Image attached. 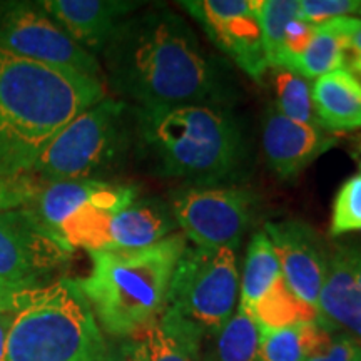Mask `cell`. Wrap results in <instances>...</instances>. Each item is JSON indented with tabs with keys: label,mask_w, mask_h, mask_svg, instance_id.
Masks as SVG:
<instances>
[{
	"label": "cell",
	"mask_w": 361,
	"mask_h": 361,
	"mask_svg": "<svg viewBox=\"0 0 361 361\" xmlns=\"http://www.w3.org/2000/svg\"><path fill=\"white\" fill-rule=\"evenodd\" d=\"M101 56L112 90L139 109L221 102L216 67L191 25L168 7L126 17Z\"/></svg>",
	"instance_id": "1"
},
{
	"label": "cell",
	"mask_w": 361,
	"mask_h": 361,
	"mask_svg": "<svg viewBox=\"0 0 361 361\" xmlns=\"http://www.w3.org/2000/svg\"><path fill=\"white\" fill-rule=\"evenodd\" d=\"M99 79L0 49V176H27L57 134L106 99Z\"/></svg>",
	"instance_id": "2"
},
{
	"label": "cell",
	"mask_w": 361,
	"mask_h": 361,
	"mask_svg": "<svg viewBox=\"0 0 361 361\" xmlns=\"http://www.w3.org/2000/svg\"><path fill=\"white\" fill-rule=\"evenodd\" d=\"M134 112V134L157 174L219 186L241 173L246 141L238 121L207 104L154 107Z\"/></svg>",
	"instance_id": "3"
},
{
	"label": "cell",
	"mask_w": 361,
	"mask_h": 361,
	"mask_svg": "<svg viewBox=\"0 0 361 361\" xmlns=\"http://www.w3.org/2000/svg\"><path fill=\"white\" fill-rule=\"evenodd\" d=\"M188 239L174 233L141 250L89 251L90 271L75 279L101 331L137 336L168 306L169 284Z\"/></svg>",
	"instance_id": "4"
},
{
	"label": "cell",
	"mask_w": 361,
	"mask_h": 361,
	"mask_svg": "<svg viewBox=\"0 0 361 361\" xmlns=\"http://www.w3.org/2000/svg\"><path fill=\"white\" fill-rule=\"evenodd\" d=\"M104 341L75 279L61 278L24 291L4 361H101Z\"/></svg>",
	"instance_id": "5"
},
{
	"label": "cell",
	"mask_w": 361,
	"mask_h": 361,
	"mask_svg": "<svg viewBox=\"0 0 361 361\" xmlns=\"http://www.w3.org/2000/svg\"><path fill=\"white\" fill-rule=\"evenodd\" d=\"M134 135V112L126 101L102 99L57 134L30 176L39 184L104 180L124 159Z\"/></svg>",
	"instance_id": "6"
},
{
	"label": "cell",
	"mask_w": 361,
	"mask_h": 361,
	"mask_svg": "<svg viewBox=\"0 0 361 361\" xmlns=\"http://www.w3.org/2000/svg\"><path fill=\"white\" fill-rule=\"evenodd\" d=\"M239 295L236 251L186 247L176 264L166 308L186 318L202 335H218L234 313Z\"/></svg>",
	"instance_id": "7"
},
{
	"label": "cell",
	"mask_w": 361,
	"mask_h": 361,
	"mask_svg": "<svg viewBox=\"0 0 361 361\" xmlns=\"http://www.w3.org/2000/svg\"><path fill=\"white\" fill-rule=\"evenodd\" d=\"M171 213L186 239L236 251L256 213V197L238 186H186L171 196Z\"/></svg>",
	"instance_id": "8"
},
{
	"label": "cell",
	"mask_w": 361,
	"mask_h": 361,
	"mask_svg": "<svg viewBox=\"0 0 361 361\" xmlns=\"http://www.w3.org/2000/svg\"><path fill=\"white\" fill-rule=\"evenodd\" d=\"M0 49L102 80L97 57L75 44L39 2H0Z\"/></svg>",
	"instance_id": "9"
},
{
	"label": "cell",
	"mask_w": 361,
	"mask_h": 361,
	"mask_svg": "<svg viewBox=\"0 0 361 361\" xmlns=\"http://www.w3.org/2000/svg\"><path fill=\"white\" fill-rule=\"evenodd\" d=\"M72 247L29 206L0 213V279L30 290L71 259Z\"/></svg>",
	"instance_id": "10"
},
{
	"label": "cell",
	"mask_w": 361,
	"mask_h": 361,
	"mask_svg": "<svg viewBox=\"0 0 361 361\" xmlns=\"http://www.w3.org/2000/svg\"><path fill=\"white\" fill-rule=\"evenodd\" d=\"M179 6L247 78L263 82L268 62L259 25L261 0H184Z\"/></svg>",
	"instance_id": "11"
},
{
	"label": "cell",
	"mask_w": 361,
	"mask_h": 361,
	"mask_svg": "<svg viewBox=\"0 0 361 361\" xmlns=\"http://www.w3.org/2000/svg\"><path fill=\"white\" fill-rule=\"evenodd\" d=\"M264 233L273 243L284 281L303 303L318 310L329 264L323 239L310 224L298 219L268 221Z\"/></svg>",
	"instance_id": "12"
},
{
	"label": "cell",
	"mask_w": 361,
	"mask_h": 361,
	"mask_svg": "<svg viewBox=\"0 0 361 361\" xmlns=\"http://www.w3.org/2000/svg\"><path fill=\"white\" fill-rule=\"evenodd\" d=\"M335 135L319 126H306L288 119L273 106L261 126V147L269 169L278 178L293 179L323 152L335 146Z\"/></svg>",
	"instance_id": "13"
},
{
	"label": "cell",
	"mask_w": 361,
	"mask_h": 361,
	"mask_svg": "<svg viewBox=\"0 0 361 361\" xmlns=\"http://www.w3.org/2000/svg\"><path fill=\"white\" fill-rule=\"evenodd\" d=\"M318 311L324 328L361 343V247L336 246L329 251Z\"/></svg>",
	"instance_id": "14"
},
{
	"label": "cell",
	"mask_w": 361,
	"mask_h": 361,
	"mask_svg": "<svg viewBox=\"0 0 361 361\" xmlns=\"http://www.w3.org/2000/svg\"><path fill=\"white\" fill-rule=\"evenodd\" d=\"M40 7L85 51L102 54L126 17L142 6L130 0H42Z\"/></svg>",
	"instance_id": "15"
},
{
	"label": "cell",
	"mask_w": 361,
	"mask_h": 361,
	"mask_svg": "<svg viewBox=\"0 0 361 361\" xmlns=\"http://www.w3.org/2000/svg\"><path fill=\"white\" fill-rule=\"evenodd\" d=\"M178 224L171 207L157 197L135 200L123 209L106 216L101 250H141L176 233Z\"/></svg>",
	"instance_id": "16"
},
{
	"label": "cell",
	"mask_w": 361,
	"mask_h": 361,
	"mask_svg": "<svg viewBox=\"0 0 361 361\" xmlns=\"http://www.w3.org/2000/svg\"><path fill=\"white\" fill-rule=\"evenodd\" d=\"M126 184H116L109 180H59V183L39 184L35 197L29 207L35 211L40 221L52 231L61 234L62 224L92 202L111 200L124 192Z\"/></svg>",
	"instance_id": "17"
},
{
	"label": "cell",
	"mask_w": 361,
	"mask_h": 361,
	"mask_svg": "<svg viewBox=\"0 0 361 361\" xmlns=\"http://www.w3.org/2000/svg\"><path fill=\"white\" fill-rule=\"evenodd\" d=\"M318 124L328 133L361 129V82L350 71H333L311 85Z\"/></svg>",
	"instance_id": "18"
},
{
	"label": "cell",
	"mask_w": 361,
	"mask_h": 361,
	"mask_svg": "<svg viewBox=\"0 0 361 361\" xmlns=\"http://www.w3.org/2000/svg\"><path fill=\"white\" fill-rule=\"evenodd\" d=\"M137 336L146 345L149 361H200L204 338L200 328L169 308Z\"/></svg>",
	"instance_id": "19"
},
{
	"label": "cell",
	"mask_w": 361,
	"mask_h": 361,
	"mask_svg": "<svg viewBox=\"0 0 361 361\" xmlns=\"http://www.w3.org/2000/svg\"><path fill=\"white\" fill-rule=\"evenodd\" d=\"M329 333L319 322L259 328V361H306Z\"/></svg>",
	"instance_id": "20"
},
{
	"label": "cell",
	"mask_w": 361,
	"mask_h": 361,
	"mask_svg": "<svg viewBox=\"0 0 361 361\" xmlns=\"http://www.w3.org/2000/svg\"><path fill=\"white\" fill-rule=\"evenodd\" d=\"M281 274L279 261L274 252L273 243L264 231L256 233L251 238L246 251L245 271L239 281V303L252 313L255 306L263 298L271 284Z\"/></svg>",
	"instance_id": "21"
},
{
	"label": "cell",
	"mask_w": 361,
	"mask_h": 361,
	"mask_svg": "<svg viewBox=\"0 0 361 361\" xmlns=\"http://www.w3.org/2000/svg\"><path fill=\"white\" fill-rule=\"evenodd\" d=\"M251 314L259 328L271 329L319 322V311L303 303L291 291L281 274L256 303Z\"/></svg>",
	"instance_id": "22"
},
{
	"label": "cell",
	"mask_w": 361,
	"mask_h": 361,
	"mask_svg": "<svg viewBox=\"0 0 361 361\" xmlns=\"http://www.w3.org/2000/svg\"><path fill=\"white\" fill-rule=\"evenodd\" d=\"M264 79L269 80L274 109L296 123L319 126L314 116L313 96H311V84L308 79L283 67H269L263 80Z\"/></svg>",
	"instance_id": "23"
},
{
	"label": "cell",
	"mask_w": 361,
	"mask_h": 361,
	"mask_svg": "<svg viewBox=\"0 0 361 361\" xmlns=\"http://www.w3.org/2000/svg\"><path fill=\"white\" fill-rule=\"evenodd\" d=\"M346 51L348 47L336 34L324 29L323 25H316L313 39L305 51L286 66V69L308 80L318 79L329 72L343 69Z\"/></svg>",
	"instance_id": "24"
},
{
	"label": "cell",
	"mask_w": 361,
	"mask_h": 361,
	"mask_svg": "<svg viewBox=\"0 0 361 361\" xmlns=\"http://www.w3.org/2000/svg\"><path fill=\"white\" fill-rule=\"evenodd\" d=\"M214 355L216 361H259V326L241 305L216 335Z\"/></svg>",
	"instance_id": "25"
},
{
	"label": "cell",
	"mask_w": 361,
	"mask_h": 361,
	"mask_svg": "<svg viewBox=\"0 0 361 361\" xmlns=\"http://www.w3.org/2000/svg\"><path fill=\"white\" fill-rule=\"evenodd\" d=\"M295 19H300L298 0H261L259 25L268 69L278 67L286 29Z\"/></svg>",
	"instance_id": "26"
},
{
	"label": "cell",
	"mask_w": 361,
	"mask_h": 361,
	"mask_svg": "<svg viewBox=\"0 0 361 361\" xmlns=\"http://www.w3.org/2000/svg\"><path fill=\"white\" fill-rule=\"evenodd\" d=\"M356 231H361V173L351 176L338 189L329 224L333 238Z\"/></svg>",
	"instance_id": "27"
},
{
	"label": "cell",
	"mask_w": 361,
	"mask_h": 361,
	"mask_svg": "<svg viewBox=\"0 0 361 361\" xmlns=\"http://www.w3.org/2000/svg\"><path fill=\"white\" fill-rule=\"evenodd\" d=\"M360 0H298V17L311 25H323L360 12Z\"/></svg>",
	"instance_id": "28"
},
{
	"label": "cell",
	"mask_w": 361,
	"mask_h": 361,
	"mask_svg": "<svg viewBox=\"0 0 361 361\" xmlns=\"http://www.w3.org/2000/svg\"><path fill=\"white\" fill-rule=\"evenodd\" d=\"M37 189L39 183L30 174L17 178L0 176V213L29 206Z\"/></svg>",
	"instance_id": "29"
},
{
	"label": "cell",
	"mask_w": 361,
	"mask_h": 361,
	"mask_svg": "<svg viewBox=\"0 0 361 361\" xmlns=\"http://www.w3.org/2000/svg\"><path fill=\"white\" fill-rule=\"evenodd\" d=\"M306 361H361V343L345 333H329Z\"/></svg>",
	"instance_id": "30"
},
{
	"label": "cell",
	"mask_w": 361,
	"mask_h": 361,
	"mask_svg": "<svg viewBox=\"0 0 361 361\" xmlns=\"http://www.w3.org/2000/svg\"><path fill=\"white\" fill-rule=\"evenodd\" d=\"M101 361H149L147 350L139 336L111 338L104 341Z\"/></svg>",
	"instance_id": "31"
},
{
	"label": "cell",
	"mask_w": 361,
	"mask_h": 361,
	"mask_svg": "<svg viewBox=\"0 0 361 361\" xmlns=\"http://www.w3.org/2000/svg\"><path fill=\"white\" fill-rule=\"evenodd\" d=\"M323 27L336 34L351 52L361 54V19L358 17H338L323 24Z\"/></svg>",
	"instance_id": "32"
},
{
	"label": "cell",
	"mask_w": 361,
	"mask_h": 361,
	"mask_svg": "<svg viewBox=\"0 0 361 361\" xmlns=\"http://www.w3.org/2000/svg\"><path fill=\"white\" fill-rule=\"evenodd\" d=\"M24 288L0 279V313L17 310V306L20 305V298L24 295Z\"/></svg>",
	"instance_id": "33"
},
{
	"label": "cell",
	"mask_w": 361,
	"mask_h": 361,
	"mask_svg": "<svg viewBox=\"0 0 361 361\" xmlns=\"http://www.w3.org/2000/svg\"><path fill=\"white\" fill-rule=\"evenodd\" d=\"M13 318H16V310L0 313V361H4V358H6L7 340H8V333H11Z\"/></svg>",
	"instance_id": "34"
},
{
	"label": "cell",
	"mask_w": 361,
	"mask_h": 361,
	"mask_svg": "<svg viewBox=\"0 0 361 361\" xmlns=\"http://www.w3.org/2000/svg\"><path fill=\"white\" fill-rule=\"evenodd\" d=\"M353 157H355L356 162H358V164H360V168H361V135H360V137H358V141H356V147H355Z\"/></svg>",
	"instance_id": "35"
},
{
	"label": "cell",
	"mask_w": 361,
	"mask_h": 361,
	"mask_svg": "<svg viewBox=\"0 0 361 361\" xmlns=\"http://www.w3.org/2000/svg\"><path fill=\"white\" fill-rule=\"evenodd\" d=\"M360 13H361V8H360Z\"/></svg>",
	"instance_id": "36"
}]
</instances>
